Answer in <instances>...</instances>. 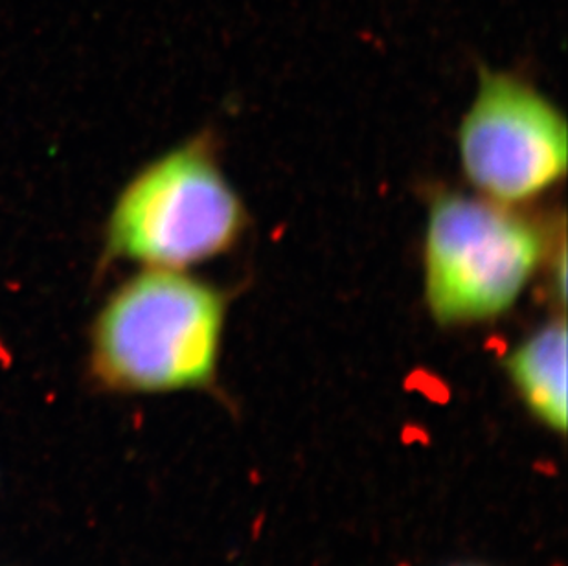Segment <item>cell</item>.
<instances>
[{
  "instance_id": "277c9868",
  "label": "cell",
  "mask_w": 568,
  "mask_h": 566,
  "mask_svg": "<svg viewBox=\"0 0 568 566\" xmlns=\"http://www.w3.org/2000/svg\"><path fill=\"white\" fill-rule=\"evenodd\" d=\"M567 122L520 78L484 69L458 129L467 181L484 198L519 204L547 192L567 171Z\"/></svg>"
},
{
  "instance_id": "5b68a950",
  "label": "cell",
  "mask_w": 568,
  "mask_h": 566,
  "mask_svg": "<svg viewBox=\"0 0 568 566\" xmlns=\"http://www.w3.org/2000/svg\"><path fill=\"white\" fill-rule=\"evenodd\" d=\"M509 381L526 408L556 433L567 431V324L552 319L506 358Z\"/></svg>"
},
{
  "instance_id": "3957f363",
  "label": "cell",
  "mask_w": 568,
  "mask_h": 566,
  "mask_svg": "<svg viewBox=\"0 0 568 566\" xmlns=\"http://www.w3.org/2000/svg\"><path fill=\"white\" fill-rule=\"evenodd\" d=\"M547 254L539 225L511 204L445 193L430 206L424 293L440 326H471L508 313Z\"/></svg>"
},
{
  "instance_id": "6da1fadb",
  "label": "cell",
  "mask_w": 568,
  "mask_h": 566,
  "mask_svg": "<svg viewBox=\"0 0 568 566\" xmlns=\"http://www.w3.org/2000/svg\"><path fill=\"white\" fill-rule=\"evenodd\" d=\"M225 296L186 271L144 269L103 302L89 332L87 370L109 394H164L214 381Z\"/></svg>"
},
{
  "instance_id": "7a4b0ae2",
  "label": "cell",
  "mask_w": 568,
  "mask_h": 566,
  "mask_svg": "<svg viewBox=\"0 0 568 566\" xmlns=\"http://www.w3.org/2000/svg\"><path fill=\"white\" fill-rule=\"evenodd\" d=\"M247 218L206 139H193L145 164L114 201L102 262L186 269L231 251Z\"/></svg>"
}]
</instances>
